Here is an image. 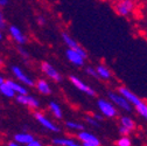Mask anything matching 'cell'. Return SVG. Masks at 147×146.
<instances>
[{
	"instance_id": "1",
	"label": "cell",
	"mask_w": 147,
	"mask_h": 146,
	"mask_svg": "<svg viewBox=\"0 0 147 146\" xmlns=\"http://www.w3.org/2000/svg\"><path fill=\"white\" fill-rule=\"evenodd\" d=\"M118 93L121 94L124 97H126L128 101L131 102V104L133 105V109L134 110L144 118L147 120V103L145 101H142L140 97H138L134 93L126 88V87H119L118 88Z\"/></svg>"
},
{
	"instance_id": "2",
	"label": "cell",
	"mask_w": 147,
	"mask_h": 146,
	"mask_svg": "<svg viewBox=\"0 0 147 146\" xmlns=\"http://www.w3.org/2000/svg\"><path fill=\"white\" fill-rule=\"evenodd\" d=\"M138 7V0H124V1L112 3V8L117 15L128 18L136 13Z\"/></svg>"
},
{
	"instance_id": "3",
	"label": "cell",
	"mask_w": 147,
	"mask_h": 146,
	"mask_svg": "<svg viewBox=\"0 0 147 146\" xmlns=\"http://www.w3.org/2000/svg\"><path fill=\"white\" fill-rule=\"evenodd\" d=\"M109 98L117 107L121 109V110H124V111H132L133 105L131 104L130 101H128L126 97H124L121 94L110 91V93H109Z\"/></svg>"
},
{
	"instance_id": "4",
	"label": "cell",
	"mask_w": 147,
	"mask_h": 146,
	"mask_svg": "<svg viewBox=\"0 0 147 146\" xmlns=\"http://www.w3.org/2000/svg\"><path fill=\"white\" fill-rule=\"evenodd\" d=\"M98 109L100 114L106 117V118H115L118 115L117 111V106L111 102V101H106V99H98L97 102Z\"/></svg>"
},
{
	"instance_id": "5",
	"label": "cell",
	"mask_w": 147,
	"mask_h": 146,
	"mask_svg": "<svg viewBox=\"0 0 147 146\" xmlns=\"http://www.w3.org/2000/svg\"><path fill=\"white\" fill-rule=\"evenodd\" d=\"M119 123H120V126H119L118 131H119V135H121V136L131 135L137 129L136 122L128 116H121L119 118Z\"/></svg>"
},
{
	"instance_id": "6",
	"label": "cell",
	"mask_w": 147,
	"mask_h": 146,
	"mask_svg": "<svg viewBox=\"0 0 147 146\" xmlns=\"http://www.w3.org/2000/svg\"><path fill=\"white\" fill-rule=\"evenodd\" d=\"M11 70H12L13 76L16 78V81L21 82V83L25 84L26 87H35V83H36V82H35L30 76H28L20 67L12 66V67H11Z\"/></svg>"
},
{
	"instance_id": "7",
	"label": "cell",
	"mask_w": 147,
	"mask_h": 146,
	"mask_svg": "<svg viewBox=\"0 0 147 146\" xmlns=\"http://www.w3.org/2000/svg\"><path fill=\"white\" fill-rule=\"evenodd\" d=\"M76 137L83 144V146H100V140L94 133H91L89 131L82 130L77 132Z\"/></svg>"
},
{
	"instance_id": "8",
	"label": "cell",
	"mask_w": 147,
	"mask_h": 146,
	"mask_svg": "<svg viewBox=\"0 0 147 146\" xmlns=\"http://www.w3.org/2000/svg\"><path fill=\"white\" fill-rule=\"evenodd\" d=\"M69 81L71 82V84L75 87L77 90L82 91L83 94H85V95H88V96H90V97H94V96L96 95L95 90L91 88L89 84H86L85 82H83L81 78H78L77 76H74V75L69 76Z\"/></svg>"
},
{
	"instance_id": "9",
	"label": "cell",
	"mask_w": 147,
	"mask_h": 146,
	"mask_svg": "<svg viewBox=\"0 0 147 146\" xmlns=\"http://www.w3.org/2000/svg\"><path fill=\"white\" fill-rule=\"evenodd\" d=\"M33 116H34V118L36 120H38L45 127V129H47V130H49L51 132H60V127L55 124L54 122H51L45 114H42L40 111H35Z\"/></svg>"
},
{
	"instance_id": "10",
	"label": "cell",
	"mask_w": 147,
	"mask_h": 146,
	"mask_svg": "<svg viewBox=\"0 0 147 146\" xmlns=\"http://www.w3.org/2000/svg\"><path fill=\"white\" fill-rule=\"evenodd\" d=\"M65 57L67 60L72 63L74 66L76 67H83L84 66V61H85V57L82 55L81 53H78L77 50L75 49H71V48H68L65 50Z\"/></svg>"
},
{
	"instance_id": "11",
	"label": "cell",
	"mask_w": 147,
	"mask_h": 146,
	"mask_svg": "<svg viewBox=\"0 0 147 146\" xmlns=\"http://www.w3.org/2000/svg\"><path fill=\"white\" fill-rule=\"evenodd\" d=\"M41 70L48 78H50L55 82H60L62 80V76L57 71V69H55L54 66H51L49 62H42L41 63Z\"/></svg>"
},
{
	"instance_id": "12",
	"label": "cell",
	"mask_w": 147,
	"mask_h": 146,
	"mask_svg": "<svg viewBox=\"0 0 147 146\" xmlns=\"http://www.w3.org/2000/svg\"><path fill=\"white\" fill-rule=\"evenodd\" d=\"M8 34L12 38V40L14 42H16L18 45H25L27 42V36L22 33V30L16 27V26H9L8 27Z\"/></svg>"
},
{
	"instance_id": "13",
	"label": "cell",
	"mask_w": 147,
	"mask_h": 146,
	"mask_svg": "<svg viewBox=\"0 0 147 146\" xmlns=\"http://www.w3.org/2000/svg\"><path fill=\"white\" fill-rule=\"evenodd\" d=\"M16 101H18V103H20L25 106H28L29 109H34V110L39 109V106H40V102L34 96H30L28 94L27 95H16Z\"/></svg>"
},
{
	"instance_id": "14",
	"label": "cell",
	"mask_w": 147,
	"mask_h": 146,
	"mask_svg": "<svg viewBox=\"0 0 147 146\" xmlns=\"http://www.w3.org/2000/svg\"><path fill=\"white\" fill-rule=\"evenodd\" d=\"M62 39H63L64 43L68 46V48H71V49L77 50L78 53H81L82 55L86 59V51H85V49H84L83 47H81V46L77 43V41L72 38V36H70L68 33H63V34H62Z\"/></svg>"
},
{
	"instance_id": "15",
	"label": "cell",
	"mask_w": 147,
	"mask_h": 146,
	"mask_svg": "<svg viewBox=\"0 0 147 146\" xmlns=\"http://www.w3.org/2000/svg\"><path fill=\"white\" fill-rule=\"evenodd\" d=\"M0 93H1L3 96L7 97V98H13L16 95L15 91L7 84V82H6L4 76L0 77Z\"/></svg>"
},
{
	"instance_id": "16",
	"label": "cell",
	"mask_w": 147,
	"mask_h": 146,
	"mask_svg": "<svg viewBox=\"0 0 147 146\" xmlns=\"http://www.w3.org/2000/svg\"><path fill=\"white\" fill-rule=\"evenodd\" d=\"M35 88H36V90H38L41 95L48 96V95L51 94V87L48 83V81H46L45 78H39L38 81H36Z\"/></svg>"
},
{
	"instance_id": "17",
	"label": "cell",
	"mask_w": 147,
	"mask_h": 146,
	"mask_svg": "<svg viewBox=\"0 0 147 146\" xmlns=\"http://www.w3.org/2000/svg\"><path fill=\"white\" fill-rule=\"evenodd\" d=\"M7 84L15 91L16 95H27L28 94V90L26 88L25 84H22L19 81H12V80H6Z\"/></svg>"
},
{
	"instance_id": "18",
	"label": "cell",
	"mask_w": 147,
	"mask_h": 146,
	"mask_svg": "<svg viewBox=\"0 0 147 146\" xmlns=\"http://www.w3.org/2000/svg\"><path fill=\"white\" fill-rule=\"evenodd\" d=\"M34 139H35L34 136H33L32 133H29V132H26V131L19 132V133L14 135V140H15L16 143L21 144V145H28V144L32 143Z\"/></svg>"
},
{
	"instance_id": "19",
	"label": "cell",
	"mask_w": 147,
	"mask_h": 146,
	"mask_svg": "<svg viewBox=\"0 0 147 146\" xmlns=\"http://www.w3.org/2000/svg\"><path fill=\"white\" fill-rule=\"evenodd\" d=\"M48 107H49V111H50V114L54 118H56V119H62L63 118V111H62V107L59 103L51 101L48 104Z\"/></svg>"
},
{
	"instance_id": "20",
	"label": "cell",
	"mask_w": 147,
	"mask_h": 146,
	"mask_svg": "<svg viewBox=\"0 0 147 146\" xmlns=\"http://www.w3.org/2000/svg\"><path fill=\"white\" fill-rule=\"evenodd\" d=\"M96 69H97V72H98L99 80H103V81L111 80L112 72H111V70H110L106 66H104V64H98V66L96 67Z\"/></svg>"
},
{
	"instance_id": "21",
	"label": "cell",
	"mask_w": 147,
	"mask_h": 146,
	"mask_svg": "<svg viewBox=\"0 0 147 146\" xmlns=\"http://www.w3.org/2000/svg\"><path fill=\"white\" fill-rule=\"evenodd\" d=\"M74 141V139L71 138H54L51 140V143L55 145V146H69L71 145Z\"/></svg>"
},
{
	"instance_id": "22",
	"label": "cell",
	"mask_w": 147,
	"mask_h": 146,
	"mask_svg": "<svg viewBox=\"0 0 147 146\" xmlns=\"http://www.w3.org/2000/svg\"><path fill=\"white\" fill-rule=\"evenodd\" d=\"M65 126L68 127L69 130L77 131V132L84 130V127H83V125H82L81 123H78V122H74V120H68V122H65Z\"/></svg>"
},
{
	"instance_id": "23",
	"label": "cell",
	"mask_w": 147,
	"mask_h": 146,
	"mask_svg": "<svg viewBox=\"0 0 147 146\" xmlns=\"http://www.w3.org/2000/svg\"><path fill=\"white\" fill-rule=\"evenodd\" d=\"M116 146H132V141L128 136H121L116 141Z\"/></svg>"
},
{
	"instance_id": "24",
	"label": "cell",
	"mask_w": 147,
	"mask_h": 146,
	"mask_svg": "<svg viewBox=\"0 0 147 146\" xmlns=\"http://www.w3.org/2000/svg\"><path fill=\"white\" fill-rule=\"evenodd\" d=\"M85 72H86L89 76L99 80V77H98V72H97V69H96V68H94V67H86Z\"/></svg>"
},
{
	"instance_id": "25",
	"label": "cell",
	"mask_w": 147,
	"mask_h": 146,
	"mask_svg": "<svg viewBox=\"0 0 147 146\" xmlns=\"http://www.w3.org/2000/svg\"><path fill=\"white\" fill-rule=\"evenodd\" d=\"M85 122L89 125H92L95 127H98L99 126V120H97L94 116H85Z\"/></svg>"
},
{
	"instance_id": "26",
	"label": "cell",
	"mask_w": 147,
	"mask_h": 146,
	"mask_svg": "<svg viewBox=\"0 0 147 146\" xmlns=\"http://www.w3.org/2000/svg\"><path fill=\"white\" fill-rule=\"evenodd\" d=\"M5 28H6V20H5V18H4V14L0 13V29L4 30Z\"/></svg>"
},
{
	"instance_id": "27",
	"label": "cell",
	"mask_w": 147,
	"mask_h": 146,
	"mask_svg": "<svg viewBox=\"0 0 147 146\" xmlns=\"http://www.w3.org/2000/svg\"><path fill=\"white\" fill-rule=\"evenodd\" d=\"M26 146H43V144H42L40 140H38V139H34L32 143H29V144L26 145Z\"/></svg>"
},
{
	"instance_id": "28",
	"label": "cell",
	"mask_w": 147,
	"mask_h": 146,
	"mask_svg": "<svg viewBox=\"0 0 147 146\" xmlns=\"http://www.w3.org/2000/svg\"><path fill=\"white\" fill-rule=\"evenodd\" d=\"M36 21H38V24H39L40 26H43V25L46 24V18H45V16L39 15L38 18H36Z\"/></svg>"
},
{
	"instance_id": "29",
	"label": "cell",
	"mask_w": 147,
	"mask_h": 146,
	"mask_svg": "<svg viewBox=\"0 0 147 146\" xmlns=\"http://www.w3.org/2000/svg\"><path fill=\"white\" fill-rule=\"evenodd\" d=\"M7 146H24V145L16 143L15 140H12V141H8V143H7Z\"/></svg>"
},
{
	"instance_id": "30",
	"label": "cell",
	"mask_w": 147,
	"mask_h": 146,
	"mask_svg": "<svg viewBox=\"0 0 147 146\" xmlns=\"http://www.w3.org/2000/svg\"><path fill=\"white\" fill-rule=\"evenodd\" d=\"M19 53L21 54V55H22L25 59H27V57H28V53H27L26 50H24L22 48H20V49H19Z\"/></svg>"
},
{
	"instance_id": "31",
	"label": "cell",
	"mask_w": 147,
	"mask_h": 146,
	"mask_svg": "<svg viewBox=\"0 0 147 146\" xmlns=\"http://www.w3.org/2000/svg\"><path fill=\"white\" fill-rule=\"evenodd\" d=\"M8 1H9V0H0V6H1V7H5V6L8 4Z\"/></svg>"
},
{
	"instance_id": "32",
	"label": "cell",
	"mask_w": 147,
	"mask_h": 146,
	"mask_svg": "<svg viewBox=\"0 0 147 146\" xmlns=\"http://www.w3.org/2000/svg\"><path fill=\"white\" fill-rule=\"evenodd\" d=\"M94 117H95L97 120H99V122H102V120H103V116H100V115H98V114H95V115H94Z\"/></svg>"
},
{
	"instance_id": "33",
	"label": "cell",
	"mask_w": 147,
	"mask_h": 146,
	"mask_svg": "<svg viewBox=\"0 0 147 146\" xmlns=\"http://www.w3.org/2000/svg\"><path fill=\"white\" fill-rule=\"evenodd\" d=\"M69 146H83V144L82 143H77V141H74L71 145H69Z\"/></svg>"
},
{
	"instance_id": "34",
	"label": "cell",
	"mask_w": 147,
	"mask_h": 146,
	"mask_svg": "<svg viewBox=\"0 0 147 146\" xmlns=\"http://www.w3.org/2000/svg\"><path fill=\"white\" fill-rule=\"evenodd\" d=\"M110 1L112 4V3H117V1H124V0H110Z\"/></svg>"
},
{
	"instance_id": "35",
	"label": "cell",
	"mask_w": 147,
	"mask_h": 146,
	"mask_svg": "<svg viewBox=\"0 0 147 146\" xmlns=\"http://www.w3.org/2000/svg\"><path fill=\"white\" fill-rule=\"evenodd\" d=\"M142 4L146 6V8H147V0H142Z\"/></svg>"
}]
</instances>
